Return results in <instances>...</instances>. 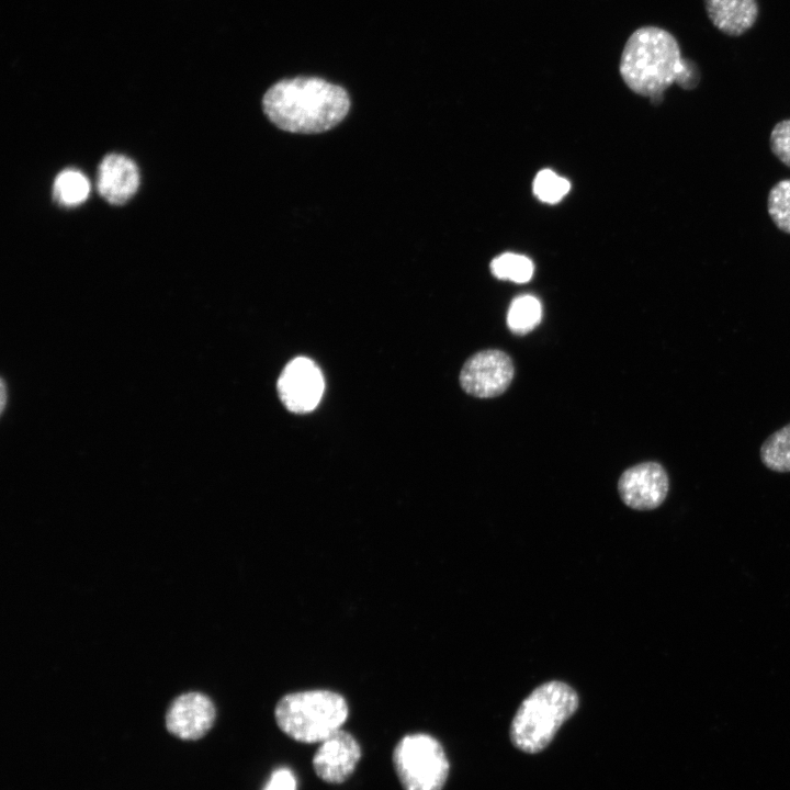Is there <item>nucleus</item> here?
Returning a JSON list of instances; mask_svg holds the SVG:
<instances>
[{
	"mask_svg": "<svg viewBox=\"0 0 790 790\" xmlns=\"http://www.w3.org/2000/svg\"><path fill=\"white\" fill-rule=\"evenodd\" d=\"M619 71L630 90L656 103L673 83L689 90L699 82L696 64L681 57L676 37L654 25L641 26L629 36Z\"/></svg>",
	"mask_w": 790,
	"mask_h": 790,
	"instance_id": "1",
	"label": "nucleus"
},
{
	"mask_svg": "<svg viewBox=\"0 0 790 790\" xmlns=\"http://www.w3.org/2000/svg\"><path fill=\"white\" fill-rule=\"evenodd\" d=\"M348 91L323 78L297 76L272 84L262 98V108L279 128L316 134L338 125L350 110Z\"/></svg>",
	"mask_w": 790,
	"mask_h": 790,
	"instance_id": "2",
	"label": "nucleus"
},
{
	"mask_svg": "<svg viewBox=\"0 0 790 790\" xmlns=\"http://www.w3.org/2000/svg\"><path fill=\"white\" fill-rule=\"evenodd\" d=\"M578 706V695L568 684L560 680L541 684L518 707L509 729L511 743L528 754L542 752Z\"/></svg>",
	"mask_w": 790,
	"mask_h": 790,
	"instance_id": "3",
	"label": "nucleus"
},
{
	"mask_svg": "<svg viewBox=\"0 0 790 790\" xmlns=\"http://www.w3.org/2000/svg\"><path fill=\"white\" fill-rule=\"evenodd\" d=\"M348 715L346 699L325 689L287 693L274 708L279 729L290 738L304 744L321 743L341 730Z\"/></svg>",
	"mask_w": 790,
	"mask_h": 790,
	"instance_id": "4",
	"label": "nucleus"
},
{
	"mask_svg": "<svg viewBox=\"0 0 790 790\" xmlns=\"http://www.w3.org/2000/svg\"><path fill=\"white\" fill-rule=\"evenodd\" d=\"M393 766L404 790H442L450 764L440 742L426 733L403 736L394 747Z\"/></svg>",
	"mask_w": 790,
	"mask_h": 790,
	"instance_id": "5",
	"label": "nucleus"
},
{
	"mask_svg": "<svg viewBox=\"0 0 790 790\" xmlns=\"http://www.w3.org/2000/svg\"><path fill=\"white\" fill-rule=\"evenodd\" d=\"M515 374L511 358L498 349L474 353L463 364L460 385L467 394L478 398L496 397L505 393Z\"/></svg>",
	"mask_w": 790,
	"mask_h": 790,
	"instance_id": "6",
	"label": "nucleus"
},
{
	"mask_svg": "<svg viewBox=\"0 0 790 790\" xmlns=\"http://www.w3.org/2000/svg\"><path fill=\"white\" fill-rule=\"evenodd\" d=\"M283 405L292 413L313 410L324 393V377L317 364L308 358L297 357L290 361L276 383Z\"/></svg>",
	"mask_w": 790,
	"mask_h": 790,
	"instance_id": "7",
	"label": "nucleus"
},
{
	"mask_svg": "<svg viewBox=\"0 0 790 790\" xmlns=\"http://www.w3.org/2000/svg\"><path fill=\"white\" fill-rule=\"evenodd\" d=\"M669 479L664 466L654 461L627 469L618 481L621 500L635 510H652L667 497Z\"/></svg>",
	"mask_w": 790,
	"mask_h": 790,
	"instance_id": "8",
	"label": "nucleus"
},
{
	"mask_svg": "<svg viewBox=\"0 0 790 790\" xmlns=\"http://www.w3.org/2000/svg\"><path fill=\"white\" fill-rule=\"evenodd\" d=\"M216 709L212 700L201 692H187L178 696L168 707L165 718L166 729L183 741L203 737L213 726Z\"/></svg>",
	"mask_w": 790,
	"mask_h": 790,
	"instance_id": "9",
	"label": "nucleus"
},
{
	"mask_svg": "<svg viewBox=\"0 0 790 790\" xmlns=\"http://www.w3.org/2000/svg\"><path fill=\"white\" fill-rule=\"evenodd\" d=\"M361 754V746L354 736L341 729L320 743L312 764L319 779L338 785L351 777Z\"/></svg>",
	"mask_w": 790,
	"mask_h": 790,
	"instance_id": "10",
	"label": "nucleus"
},
{
	"mask_svg": "<svg viewBox=\"0 0 790 790\" xmlns=\"http://www.w3.org/2000/svg\"><path fill=\"white\" fill-rule=\"evenodd\" d=\"M139 172L135 162L120 154L106 155L99 165L97 187L111 204L127 202L137 191Z\"/></svg>",
	"mask_w": 790,
	"mask_h": 790,
	"instance_id": "11",
	"label": "nucleus"
},
{
	"mask_svg": "<svg viewBox=\"0 0 790 790\" xmlns=\"http://www.w3.org/2000/svg\"><path fill=\"white\" fill-rule=\"evenodd\" d=\"M703 3L713 26L729 36L746 33L758 16L757 0H703Z\"/></svg>",
	"mask_w": 790,
	"mask_h": 790,
	"instance_id": "12",
	"label": "nucleus"
},
{
	"mask_svg": "<svg viewBox=\"0 0 790 790\" xmlns=\"http://www.w3.org/2000/svg\"><path fill=\"white\" fill-rule=\"evenodd\" d=\"M90 192L86 176L77 169H65L57 174L53 185L55 201L61 206L72 207L84 202Z\"/></svg>",
	"mask_w": 790,
	"mask_h": 790,
	"instance_id": "13",
	"label": "nucleus"
},
{
	"mask_svg": "<svg viewBox=\"0 0 790 790\" xmlns=\"http://www.w3.org/2000/svg\"><path fill=\"white\" fill-rule=\"evenodd\" d=\"M760 460L774 472H790V424L778 429L764 441Z\"/></svg>",
	"mask_w": 790,
	"mask_h": 790,
	"instance_id": "14",
	"label": "nucleus"
},
{
	"mask_svg": "<svg viewBox=\"0 0 790 790\" xmlns=\"http://www.w3.org/2000/svg\"><path fill=\"white\" fill-rule=\"evenodd\" d=\"M542 317V307L539 300L532 295L516 297L508 309V328L517 335H524L534 329Z\"/></svg>",
	"mask_w": 790,
	"mask_h": 790,
	"instance_id": "15",
	"label": "nucleus"
},
{
	"mask_svg": "<svg viewBox=\"0 0 790 790\" xmlns=\"http://www.w3.org/2000/svg\"><path fill=\"white\" fill-rule=\"evenodd\" d=\"M490 270L497 279L524 283L532 278L534 268L526 256L506 252L490 262Z\"/></svg>",
	"mask_w": 790,
	"mask_h": 790,
	"instance_id": "16",
	"label": "nucleus"
},
{
	"mask_svg": "<svg viewBox=\"0 0 790 790\" xmlns=\"http://www.w3.org/2000/svg\"><path fill=\"white\" fill-rule=\"evenodd\" d=\"M767 210L774 224L790 234V179L780 180L770 189Z\"/></svg>",
	"mask_w": 790,
	"mask_h": 790,
	"instance_id": "17",
	"label": "nucleus"
},
{
	"mask_svg": "<svg viewBox=\"0 0 790 790\" xmlns=\"http://www.w3.org/2000/svg\"><path fill=\"white\" fill-rule=\"evenodd\" d=\"M571 183L565 178L557 176L550 169L541 170L534 178L533 192L535 196L545 203H557L569 191Z\"/></svg>",
	"mask_w": 790,
	"mask_h": 790,
	"instance_id": "18",
	"label": "nucleus"
},
{
	"mask_svg": "<svg viewBox=\"0 0 790 790\" xmlns=\"http://www.w3.org/2000/svg\"><path fill=\"white\" fill-rule=\"evenodd\" d=\"M769 143L772 154L790 168V119L782 120L774 126Z\"/></svg>",
	"mask_w": 790,
	"mask_h": 790,
	"instance_id": "19",
	"label": "nucleus"
},
{
	"mask_svg": "<svg viewBox=\"0 0 790 790\" xmlns=\"http://www.w3.org/2000/svg\"><path fill=\"white\" fill-rule=\"evenodd\" d=\"M297 781L287 767H279L272 771L262 790H296Z\"/></svg>",
	"mask_w": 790,
	"mask_h": 790,
	"instance_id": "20",
	"label": "nucleus"
},
{
	"mask_svg": "<svg viewBox=\"0 0 790 790\" xmlns=\"http://www.w3.org/2000/svg\"><path fill=\"white\" fill-rule=\"evenodd\" d=\"M5 398H7V388H5L4 381L2 380V381H1V400H0L1 411L4 410V406H5V404H7V399H5Z\"/></svg>",
	"mask_w": 790,
	"mask_h": 790,
	"instance_id": "21",
	"label": "nucleus"
}]
</instances>
